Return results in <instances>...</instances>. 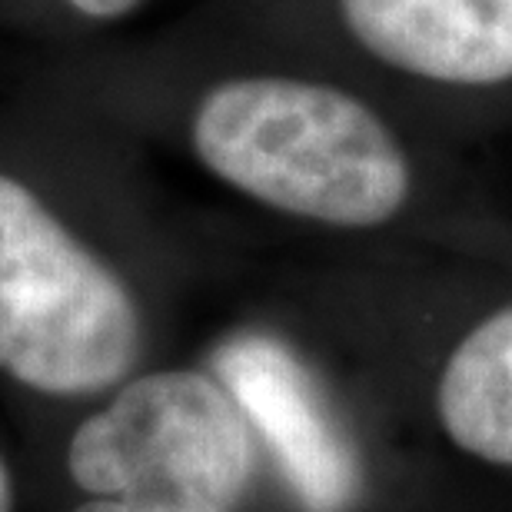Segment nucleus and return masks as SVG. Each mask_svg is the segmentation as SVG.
I'll return each instance as SVG.
<instances>
[{
	"label": "nucleus",
	"instance_id": "obj_1",
	"mask_svg": "<svg viewBox=\"0 0 512 512\" xmlns=\"http://www.w3.org/2000/svg\"><path fill=\"white\" fill-rule=\"evenodd\" d=\"M193 150L263 207L343 230L393 220L413 187L399 140L363 100L296 77L213 87L193 117Z\"/></svg>",
	"mask_w": 512,
	"mask_h": 512
},
{
	"label": "nucleus",
	"instance_id": "obj_2",
	"mask_svg": "<svg viewBox=\"0 0 512 512\" xmlns=\"http://www.w3.org/2000/svg\"><path fill=\"white\" fill-rule=\"evenodd\" d=\"M67 473L87 496L74 512H237L256 439L217 376L147 373L74 429Z\"/></svg>",
	"mask_w": 512,
	"mask_h": 512
},
{
	"label": "nucleus",
	"instance_id": "obj_3",
	"mask_svg": "<svg viewBox=\"0 0 512 512\" xmlns=\"http://www.w3.org/2000/svg\"><path fill=\"white\" fill-rule=\"evenodd\" d=\"M137 356L140 313L124 280L0 173V373L47 396H90Z\"/></svg>",
	"mask_w": 512,
	"mask_h": 512
},
{
	"label": "nucleus",
	"instance_id": "obj_4",
	"mask_svg": "<svg viewBox=\"0 0 512 512\" xmlns=\"http://www.w3.org/2000/svg\"><path fill=\"white\" fill-rule=\"evenodd\" d=\"M217 380L306 512H346L360 496V463L303 363L270 336H240L217 353Z\"/></svg>",
	"mask_w": 512,
	"mask_h": 512
},
{
	"label": "nucleus",
	"instance_id": "obj_5",
	"mask_svg": "<svg viewBox=\"0 0 512 512\" xmlns=\"http://www.w3.org/2000/svg\"><path fill=\"white\" fill-rule=\"evenodd\" d=\"M340 10L393 70L449 87L512 80V0H340Z\"/></svg>",
	"mask_w": 512,
	"mask_h": 512
},
{
	"label": "nucleus",
	"instance_id": "obj_6",
	"mask_svg": "<svg viewBox=\"0 0 512 512\" xmlns=\"http://www.w3.org/2000/svg\"><path fill=\"white\" fill-rule=\"evenodd\" d=\"M436 413L463 453L512 469V303L476 323L449 353Z\"/></svg>",
	"mask_w": 512,
	"mask_h": 512
},
{
	"label": "nucleus",
	"instance_id": "obj_7",
	"mask_svg": "<svg viewBox=\"0 0 512 512\" xmlns=\"http://www.w3.org/2000/svg\"><path fill=\"white\" fill-rule=\"evenodd\" d=\"M140 4L143 0H70V7L94 20H117L130 14V10H137Z\"/></svg>",
	"mask_w": 512,
	"mask_h": 512
},
{
	"label": "nucleus",
	"instance_id": "obj_8",
	"mask_svg": "<svg viewBox=\"0 0 512 512\" xmlns=\"http://www.w3.org/2000/svg\"><path fill=\"white\" fill-rule=\"evenodd\" d=\"M0 512H14V479L4 459H0Z\"/></svg>",
	"mask_w": 512,
	"mask_h": 512
}]
</instances>
